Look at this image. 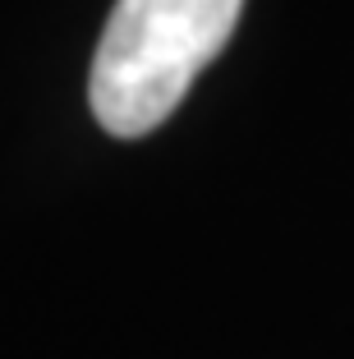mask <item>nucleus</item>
<instances>
[{
    "label": "nucleus",
    "instance_id": "f257e3e1",
    "mask_svg": "<svg viewBox=\"0 0 354 359\" xmlns=\"http://www.w3.org/2000/svg\"><path fill=\"white\" fill-rule=\"evenodd\" d=\"M244 0H115L93 55L88 102L106 134L143 138L217 60Z\"/></svg>",
    "mask_w": 354,
    "mask_h": 359
}]
</instances>
